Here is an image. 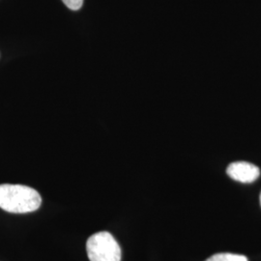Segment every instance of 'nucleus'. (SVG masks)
<instances>
[{
    "label": "nucleus",
    "mask_w": 261,
    "mask_h": 261,
    "mask_svg": "<svg viewBox=\"0 0 261 261\" xmlns=\"http://www.w3.org/2000/svg\"><path fill=\"white\" fill-rule=\"evenodd\" d=\"M42 197L36 190L24 185H0V208L6 212L24 214L38 210Z\"/></svg>",
    "instance_id": "nucleus-1"
},
{
    "label": "nucleus",
    "mask_w": 261,
    "mask_h": 261,
    "mask_svg": "<svg viewBox=\"0 0 261 261\" xmlns=\"http://www.w3.org/2000/svg\"><path fill=\"white\" fill-rule=\"evenodd\" d=\"M90 261H121V249L112 234L101 231L90 236L86 243Z\"/></svg>",
    "instance_id": "nucleus-2"
},
{
    "label": "nucleus",
    "mask_w": 261,
    "mask_h": 261,
    "mask_svg": "<svg viewBox=\"0 0 261 261\" xmlns=\"http://www.w3.org/2000/svg\"><path fill=\"white\" fill-rule=\"evenodd\" d=\"M228 176L241 183H252L260 175V170L256 166L248 162H235L226 169Z\"/></svg>",
    "instance_id": "nucleus-3"
},
{
    "label": "nucleus",
    "mask_w": 261,
    "mask_h": 261,
    "mask_svg": "<svg viewBox=\"0 0 261 261\" xmlns=\"http://www.w3.org/2000/svg\"><path fill=\"white\" fill-rule=\"evenodd\" d=\"M205 261H249L248 258L242 254H236L230 252H221L216 253L210 256Z\"/></svg>",
    "instance_id": "nucleus-4"
},
{
    "label": "nucleus",
    "mask_w": 261,
    "mask_h": 261,
    "mask_svg": "<svg viewBox=\"0 0 261 261\" xmlns=\"http://www.w3.org/2000/svg\"><path fill=\"white\" fill-rule=\"evenodd\" d=\"M62 1L69 9L74 10V11L81 9L84 4V0H62Z\"/></svg>",
    "instance_id": "nucleus-5"
},
{
    "label": "nucleus",
    "mask_w": 261,
    "mask_h": 261,
    "mask_svg": "<svg viewBox=\"0 0 261 261\" xmlns=\"http://www.w3.org/2000/svg\"><path fill=\"white\" fill-rule=\"evenodd\" d=\"M260 204H261V194H260Z\"/></svg>",
    "instance_id": "nucleus-6"
}]
</instances>
